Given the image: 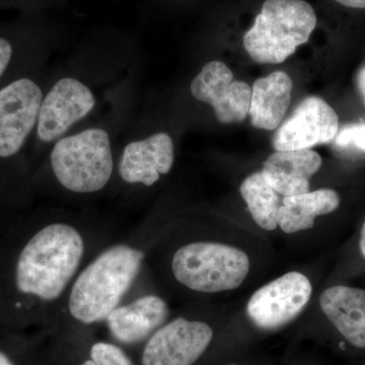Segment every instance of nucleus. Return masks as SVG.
Segmentation results:
<instances>
[{
    "label": "nucleus",
    "instance_id": "nucleus-24",
    "mask_svg": "<svg viewBox=\"0 0 365 365\" xmlns=\"http://www.w3.org/2000/svg\"><path fill=\"white\" fill-rule=\"evenodd\" d=\"M0 365H14L4 353H0Z\"/></svg>",
    "mask_w": 365,
    "mask_h": 365
},
{
    "label": "nucleus",
    "instance_id": "nucleus-1",
    "mask_svg": "<svg viewBox=\"0 0 365 365\" xmlns=\"http://www.w3.org/2000/svg\"><path fill=\"white\" fill-rule=\"evenodd\" d=\"M86 253L85 235L71 223L46 225L26 242L16 261V287L44 304L66 295Z\"/></svg>",
    "mask_w": 365,
    "mask_h": 365
},
{
    "label": "nucleus",
    "instance_id": "nucleus-18",
    "mask_svg": "<svg viewBox=\"0 0 365 365\" xmlns=\"http://www.w3.org/2000/svg\"><path fill=\"white\" fill-rule=\"evenodd\" d=\"M241 195L255 222L265 230L278 227L281 206L279 194L266 182L262 172L254 173L242 182Z\"/></svg>",
    "mask_w": 365,
    "mask_h": 365
},
{
    "label": "nucleus",
    "instance_id": "nucleus-13",
    "mask_svg": "<svg viewBox=\"0 0 365 365\" xmlns=\"http://www.w3.org/2000/svg\"><path fill=\"white\" fill-rule=\"evenodd\" d=\"M169 311L167 302L162 297L145 294L120 304L105 322L118 341L133 344L153 335L165 325Z\"/></svg>",
    "mask_w": 365,
    "mask_h": 365
},
{
    "label": "nucleus",
    "instance_id": "nucleus-12",
    "mask_svg": "<svg viewBox=\"0 0 365 365\" xmlns=\"http://www.w3.org/2000/svg\"><path fill=\"white\" fill-rule=\"evenodd\" d=\"M174 143L167 133L127 144L119 163V174L128 184L153 186L160 175L169 174L174 163Z\"/></svg>",
    "mask_w": 365,
    "mask_h": 365
},
{
    "label": "nucleus",
    "instance_id": "nucleus-14",
    "mask_svg": "<svg viewBox=\"0 0 365 365\" xmlns=\"http://www.w3.org/2000/svg\"><path fill=\"white\" fill-rule=\"evenodd\" d=\"M322 165V158L312 150L276 151L264 163L262 174L279 195L309 192V179Z\"/></svg>",
    "mask_w": 365,
    "mask_h": 365
},
{
    "label": "nucleus",
    "instance_id": "nucleus-2",
    "mask_svg": "<svg viewBox=\"0 0 365 365\" xmlns=\"http://www.w3.org/2000/svg\"><path fill=\"white\" fill-rule=\"evenodd\" d=\"M145 254L138 247L117 244L88 262L72 281L66 295L67 311L83 325L105 322L133 287Z\"/></svg>",
    "mask_w": 365,
    "mask_h": 365
},
{
    "label": "nucleus",
    "instance_id": "nucleus-8",
    "mask_svg": "<svg viewBox=\"0 0 365 365\" xmlns=\"http://www.w3.org/2000/svg\"><path fill=\"white\" fill-rule=\"evenodd\" d=\"M213 338L206 323L173 319L150 336L143 353V365H192L202 356Z\"/></svg>",
    "mask_w": 365,
    "mask_h": 365
},
{
    "label": "nucleus",
    "instance_id": "nucleus-4",
    "mask_svg": "<svg viewBox=\"0 0 365 365\" xmlns=\"http://www.w3.org/2000/svg\"><path fill=\"white\" fill-rule=\"evenodd\" d=\"M249 271L245 252L218 242H190L178 249L172 259L175 279L192 292L203 294L235 289Z\"/></svg>",
    "mask_w": 365,
    "mask_h": 365
},
{
    "label": "nucleus",
    "instance_id": "nucleus-15",
    "mask_svg": "<svg viewBox=\"0 0 365 365\" xmlns=\"http://www.w3.org/2000/svg\"><path fill=\"white\" fill-rule=\"evenodd\" d=\"M322 311L345 339L365 348V292L360 288L335 285L319 297Z\"/></svg>",
    "mask_w": 365,
    "mask_h": 365
},
{
    "label": "nucleus",
    "instance_id": "nucleus-16",
    "mask_svg": "<svg viewBox=\"0 0 365 365\" xmlns=\"http://www.w3.org/2000/svg\"><path fill=\"white\" fill-rule=\"evenodd\" d=\"M292 78L285 72L275 71L259 78L252 88L251 124L264 130L277 129L292 103Z\"/></svg>",
    "mask_w": 365,
    "mask_h": 365
},
{
    "label": "nucleus",
    "instance_id": "nucleus-25",
    "mask_svg": "<svg viewBox=\"0 0 365 365\" xmlns=\"http://www.w3.org/2000/svg\"><path fill=\"white\" fill-rule=\"evenodd\" d=\"M232 365H235V364H232Z\"/></svg>",
    "mask_w": 365,
    "mask_h": 365
},
{
    "label": "nucleus",
    "instance_id": "nucleus-9",
    "mask_svg": "<svg viewBox=\"0 0 365 365\" xmlns=\"http://www.w3.org/2000/svg\"><path fill=\"white\" fill-rule=\"evenodd\" d=\"M339 130V117L323 98L307 97L281 123L273 138L276 151L311 150L334 140Z\"/></svg>",
    "mask_w": 365,
    "mask_h": 365
},
{
    "label": "nucleus",
    "instance_id": "nucleus-10",
    "mask_svg": "<svg viewBox=\"0 0 365 365\" xmlns=\"http://www.w3.org/2000/svg\"><path fill=\"white\" fill-rule=\"evenodd\" d=\"M192 96L215 110L218 122L240 123L249 115L252 88L220 61L209 62L191 83Z\"/></svg>",
    "mask_w": 365,
    "mask_h": 365
},
{
    "label": "nucleus",
    "instance_id": "nucleus-20",
    "mask_svg": "<svg viewBox=\"0 0 365 365\" xmlns=\"http://www.w3.org/2000/svg\"><path fill=\"white\" fill-rule=\"evenodd\" d=\"M334 140L338 148L365 151V123L345 125L338 130Z\"/></svg>",
    "mask_w": 365,
    "mask_h": 365
},
{
    "label": "nucleus",
    "instance_id": "nucleus-23",
    "mask_svg": "<svg viewBox=\"0 0 365 365\" xmlns=\"http://www.w3.org/2000/svg\"><path fill=\"white\" fill-rule=\"evenodd\" d=\"M359 247L362 256H364L365 258V222L364 225H362L361 234H360Z\"/></svg>",
    "mask_w": 365,
    "mask_h": 365
},
{
    "label": "nucleus",
    "instance_id": "nucleus-21",
    "mask_svg": "<svg viewBox=\"0 0 365 365\" xmlns=\"http://www.w3.org/2000/svg\"><path fill=\"white\" fill-rule=\"evenodd\" d=\"M357 86L365 104V66L362 67L357 74Z\"/></svg>",
    "mask_w": 365,
    "mask_h": 365
},
{
    "label": "nucleus",
    "instance_id": "nucleus-3",
    "mask_svg": "<svg viewBox=\"0 0 365 365\" xmlns=\"http://www.w3.org/2000/svg\"><path fill=\"white\" fill-rule=\"evenodd\" d=\"M317 26V14L304 0H266L244 46L257 63H282L306 44Z\"/></svg>",
    "mask_w": 365,
    "mask_h": 365
},
{
    "label": "nucleus",
    "instance_id": "nucleus-17",
    "mask_svg": "<svg viewBox=\"0 0 365 365\" xmlns=\"http://www.w3.org/2000/svg\"><path fill=\"white\" fill-rule=\"evenodd\" d=\"M339 205L340 197L332 189L284 197L278 213V227L287 234L309 230L317 216L330 215Z\"/></svg>",
    "mask_w": 365,
    "mask_h": 365
},
{
    "label": "nucleus",
    "instance_id": "nucleus-22",
    "mask_svg": "<svg viewBox=\"0 0 365 365\" xmlns=\"http://www.w3.org/2000/svg\"><path fill=\"white\" fill-rule=\"evenodd\" d=\"M335 1L352 9H365V0H335Z\"/></svg>",
    "mask_w": 365,
    "mask_h": 365
},
{
    "label": "nucleus",
    "instance_id": "nucleus-5",
    "mask_svg": "<svg viewBox=\"0 0 365 365\" xmlns=\"http://www.w3.org/2000/svg\"><path fill=\"white\" fill-rule=\"evenodd\" d=\"M51 167L60 185L73 193L104 189L114 168L109 134L91 128L59 139L52 150Z\"/></svg>",
    "mask_w": 365,
    "mask_h": 365
},
{
    "label": "nucleus",
    "instance_id": "nucleus-19",
    "mask_svg": "<svg viewBox=\"0 0 365 365\" xmlns=\"http://www.w3.org/2000/svg\"><path fill=\"white\" fill-rule=\"evenodd\" d=\"M83 365H133L126 353L111 343L98 342L91 346L90 359Z\"/></svg>",
    "mask_w": 365,
    "mask_h": 365
},
{
    "label": "nucleus",
    "instance_id": "nucleus-6",
    "mask_svg": "<svg viewBox=\"0 0 365 365\" xmlns=\"http://www.w3.org/2000/svg\"><path fill=\"white\" fill-rule=\"evenodd\" d=\"M44 96L35 81L19 78L0 88V160L16 157L37 126Z\"/></svg>",
    "mask_w": 365,
    "mask_h": 365
},
{
    "label": "nucleus",
    "instance_id": "nucleus-11",
    "mask_svg": "<svg viewBox=\"0 0 365 365\" xmlns=\"http://www.w3.org/2000/svg\"><path fill=\"white\" fill-rule=\"evenodd\" d=\"M96 105L90 88L74 78L57 81L43 98L36 133L43 143H51L90 114Z\"/></svg>",
    "mask_w": 365,
    "mask_h": 365
},
{
    "label": "nucleus",
    "instance_id": "nucleus-7",
    "mask_svg": "<svg viewBox=\"0 0 365 365\" xmlns=\"http://www.w3.org/2000/svg\"><path fill=\"white\" fill-rule=\"evenodd\" d=\"M313 287L309 278L289 272L257 290L247 312L262 329H276L294 319L311 299Z\"/></svg>",
    "mask_w": 365,
    "mask_h": 365
}]
</instances>
